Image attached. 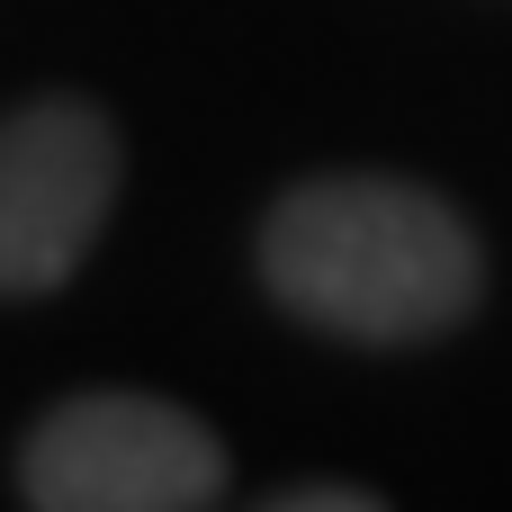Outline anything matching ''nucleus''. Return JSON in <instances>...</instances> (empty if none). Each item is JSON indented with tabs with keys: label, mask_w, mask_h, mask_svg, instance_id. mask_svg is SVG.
Masks as SVG:
<instances>
[{
	"label": "nucleus",
	"mask_w": 512,
	"mask_h": 512,
	"mask_svg": "<svg viewBox=\"0 0 512 512\" xmlns=\"http://www.w3.org/2000/svg\"><path fill=\"white\" fill-rule=\"evenodd\" d=\"M270 512H378L369 486H279Z\"/></svg>",
	"instance_id": "obj_4"
},
{
	"label": "nucleus",
	"mask_w": 512,
	"mask_h": 512,
	"mask_svg": "<svg viewBox=\"0 0 512 512\" xmlns=\"http://www.w3.org/2000/svg\"><path fill=\"white\" fill-rule=\"evenodd\" d=\"M18 495L36 512H198L225 495V441L171 396L90 387L18 441Z\"/></svg>",
	"instance_id": "obj_2"
},
{
	"label": "nucleus",
	"mask_w": 512,
	"mask_h": 512,
	"mask_svg": "<svg viewBox=\"0 0 512 512\" xmlns=\"http://www.w3.org/2000/svg\"><path fill=\"white\" fill-rule=\"evenodd\" d=\"M117 126L90 99H27L0 117V297H45L63 288L108 207H117Z\"/></svg>",
	"instance_id": "obj_3"
},
{
	"label": "nucleus",
	"mask_w": 512,
	"mask_h": 512,
	"mask_svg": "<svg viewBox=\"0 0 512 512\" xmlns=\"http://www.w3.org/2000/svg\"><path fill=\"white\" fill-rule=\"evenodd\" d=\"M261 288L279 315H297L333 342L405 351V342L459 333L486 306V243L423 180L324 171L270 207Z\"/></svg>",
	"instance_id": "obj_1"
}]
</instances>
